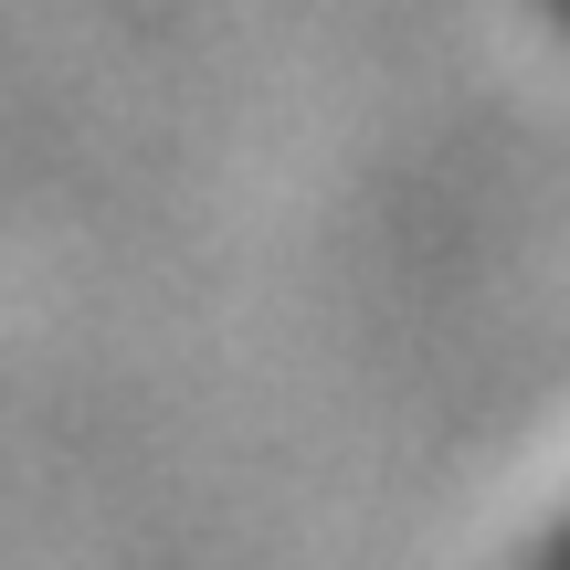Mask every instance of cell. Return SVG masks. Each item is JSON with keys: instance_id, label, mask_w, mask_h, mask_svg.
Wrapping results in <instances>:
<instances>
[{"instance_id": "1", "label": "cell", "mask_w": 570, "mask_h": 570, "mask_svg": "<svg viewBox=\"0 0 570 570\" xmlns=\"http://www.w3.org/2000/svg\"><path fill=\"white\" fill-rule=\"evenodd\" d=\"M550 570H570V539H560V550H550Z\"/></svg>"}]
</instances>
